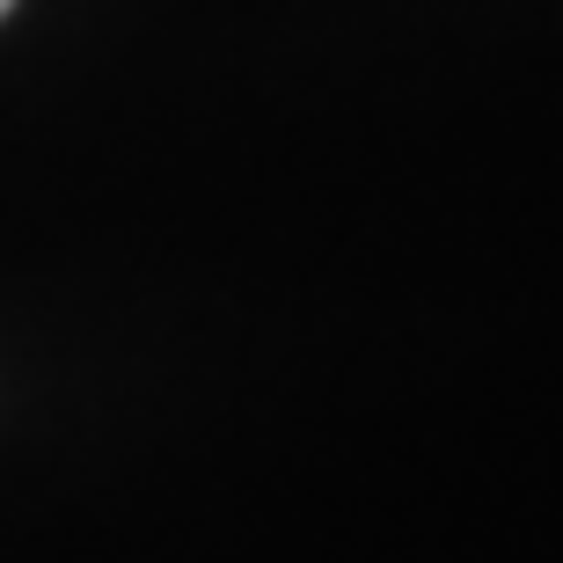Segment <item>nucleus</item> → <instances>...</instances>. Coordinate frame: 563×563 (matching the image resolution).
<instances>
[{"mask_svg":"<svg viewBox=\"0 0 563 563\" xmlns=\"http://www.w3.org/2000/svg\"><path fill=\"white\" fill-rule=\"evenodd\" d=\"M8 8H15V0H0V15H8Z\"/></svg>","mask_w":563,"mask_h":563,"instance_id":"obj_1","label":"nucleus"}]
</instances>
